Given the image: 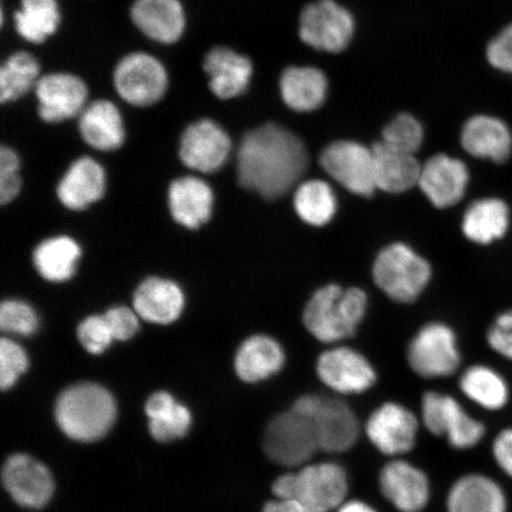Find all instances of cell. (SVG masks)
Masks as SVG:
<instances>
[{
	"instance_id": "7bdbcfd3",
	"label": "cell",
	"mask_w": 512,
	"mask_h": 512,
	"mask_svg": "<svg viewBox=\"0 0 512 512\" xmlns=\"http://www.w3.org/2000/svg\"><path fill=\"white\" fill-rule=\"evenodd\" d=\"M104 318L114 339L118 341H127L136 335L139 329L138 313L127 307H115L106 312Z\"/></svg>"
},
{
	"instance_id": "7402d4cb",
	"label": "cell",
	"mask_w": 512,
	"mask_h": 512,
	"mask_svg": "<svg viewBox=\"0 0 512 512\" xmlns=\"http://www.w3.org/2000/svg\"><path fill=\"white\" fill-rule=\"evenodd\" d=\"M78 120L80 136L92 149L111 152L124 145L125 121L120 108L113 101L108 99L89 101Z\"/></svg>"
},
{
	"instance_id": "4dcf8cb0",
	"label": "cell",
	"mask_w": 512,
	"mask_h": 512,
	"mask_svg": "<svg viewBox=\"0 0 512 512\" xmlns=\"http://www.w3.org/2000/svg\"><path fill=\"white\" fill-rule=\"evenodd\" d=\"M16 34L24 42L40 46L54 37L62 23L59 0H19L12 16Z\"/></svg>"
},
{
	"instance_id": "d6986e66",
	"label": "cell",
	"mask_w": 512,
	"mask_h": 512,
	"mask_svg": "<svg viewBox=\"0 0 512 512\" xmlns=\"http://www.w3.org/2000/svg\"><path fill=\"white\" fill-rule=\"evenodd\" d=\"M202 68L210 93L222 101L245 94L254 74L252 60L226 46L209 49L203 57Z\"/></svg>"
},
{
	"instance_id": "d590c367",
	"label": "cell",
	"mask_w": 512,
	"mask_h": 512,
	"mask_svg": "<svg viewBox=\"0 0 512 512\" xmlns=\"http://www.w3.org/2000/svg\"><path fill=\"white\" fill-rule=\"evenodd\" d=\"M459 386L467 399L488 411L503 409L510 398L507 381L495 369L486 366L466 369Z\"/></svg>"
},
{
	"instance_id": "ffe728a7",
	"label": "cell",
	"mask_w": 512,
	"mask_h": 512,
	"mask_svg": "<svg viewBox=\"0 0 512 512\" xmlns=\"http://www.w3.org/2000/svg\"><path fill=\"white\" fill-rule=\"evenodd\" d=\"M3 483L10 496L25 508L40 509L54 494V480L46 466L27 454L6 460Z\"/></svg>"
},
{
	"instance_id": "6da1fadb",
	"label": "cell",
	"mask_w": 512,
	"mask_h": 512,
	"mask_svg": "<svg viewBox=\"0 0 512 512\" xmlns=\"http://www.w3.org/2000/svg\"><path fill=\"white\" fill-rule=\"evenodd\" d=\"M307 151L296 134L277 124H265L242 138L238 153L241 187L268 200L286 194L305 174Z\"/></svg>"
},
{
	"instance_id": "603a6c76",
	"label": "cell",
	"mask_w": 512,
	"mask_h": 512,
	"mask_svg": "<svg viewBox=\"0 0 512 512\" xmlns=\"http://www.w3.org/2000/svg\"><path fill=\"white\" fill-rule=\"evenodd\" d=\"M447 512H508V499L496 480L482 473H469L448 490Z\"/></svg>"
},
{
	"instance_id": "f35d334b",
	"label": "cell",
	"mask_w": 512,
	"mask_h": 512,
	"mask_svg": "<svg viewBox=\"0 0 512 512\" xmlns=\"http://www.w3.org/2000/svg\"><path fill=\"white\" fill-rule=\"evenodd\" d=\"M0 328L11 334L30 336L38 328V317L30 305L8 300L0 306Z\"/></svg>"
},
{
	"instance_id": "9c48e42d",
	"label": "cell",
	"mask_w": 512,
	"mask_h": 512,
	"mask_svg": "<svg viewBox=\"0 0 512 512\" xmlns=\"http://www.w3.org/2000/svg\"><path fill=\"white\" fill-rule=\"evenodd\" d=\"M421 422L435 437H444L448 445L465 451L483 440L486 428L467 413L450 395L428 392L421 400Z\"/></svg>"
},
{
	"instance_id": "836d02e7",
	"label": "cell",
	"mask_w": 512,
	"mask_h": 512,
	"mask_svg": "<svg viewBox=\"0 0 512 512\" xmlns=\"http://www.w3.org/2000/svg\"><path fill=\"white\" fill-rule=\"evenodd\" d=\"M152 437L160 443L184 437L191 425V414L187 407L176 402L169 393L153 394L146 403Z\"/></svg>"
},
{
	"instance_id": "484cf974",
	"label": "cell",
	"mask_w": 512,
	"mask_h": 512,
	"mask_svg": "<svg viewBox=\"0 0 512 512\" xmlns=\"http://www.w3.org/2000/svg\"><path fill=\"white\" fill-rule=\"evenodd\" d=\"M133 305L134 311L146 322L171 324L181 316L184 294L170 280L149 278L137 288Z\"/></svg>"
},
{
	"instance_id": "4316f807",
	"label": "cell",
	"mask_w": 512,
	"mask_h": 512,
	"mask_svg": "<svg viewBox=\"0 0 512 512\" xmlns=\"http://www.w3.org/2000/svg\"><path fill=\"white\" fill-rule=\"evenodd\" d=\"M214 195L209 185L196 177L176 179L169 190L172 216L182 226L196 229L209 221Z\"/></svg>"
},
{
	"instance_id": "8992f818",
	"label": "cell",
	"mask_w": 512,
	"mask_h": 512,
	"mask_svg": "<svg viewBox=\"0 0 512 512\" xmlns=\"http://www.w3.org/2000/svg\"><path fill=\"white\" fill-rule=\"evenodd\" d=\"M113 88L121 101L137 108L159 104L168 94L170 75L165 64L147 51H131L115 64Z\"/></svg>"
},
{
	"instance_id": "8fae6325",
	"label": "cell",
	"mask_w": 512,
	"mask_h": 512,
	"mask_svg": "<svg viewBox=\"0 0 512 512\" xmlns=\"http://www.w3.org/2000/svg\"><path fill=\"white\" fill-rule=\"evenodd\" d=\"M363 430L377 451L399 458L415 447L420 421L411 409L398 402H386L371 412Z\"/></svg>"
},
{
	"instance_id": "ac0fdd59",
	"label": "cell",
	"mask_w": 512,
	"mask_h": 512,
	"mask_svg": "<svg viewBox=\"0 0 512 512\" xmlns=\"http://www.w3.org/2000/svg\"><path fill=\"white\" fill-rule=\"evenodd\" d=\"M130 19L147 40L162 46H174L181 41L188 27L182 0H134Z\"/></svg>"
},
{
	"instance_id": "74e56055",
	"label": "cell",
	"mask_w": 512,
	"mask_h": 512,
	"mask_svg": "<svg viewBox=\"0 0 512 512\" xmlns=\"http://www.w3.org/2000/svg\"><path fill=\"white\" fill-rule=\"evenodd\" d=\"M381 142L390 149L414 155L424 142V128L413 115L402 113L384 127Z\"/></svg>"
},
{
	"instance_id": "9a60e30c",
	"label": "cell",
	"mask_w": 512,
	"mask_h": 512,
	"mask_svg": "<svg viewBox=\"0 0 512 512\" xmlns=\"http://www.w3.org/2000/svg\"><path fill=\"white\" fill-rule=\"evenodd\" d=\"M232 152V139L216 121L202 118L185 127L179 143V158L189 169L220 170Z\"/></svg>"
},
{
	"instance_id": "bcb514c9",
	"label": "cell",
	"mask_w": 512,
	"mask_h": 512,
	"mask_svg": "<svg viewBox=\"0 0 512 512\" xmlns=\"http://www.w3.org/2000/svg\"><path fill=\"white\" fill-rule=\"evenodd\" d=\"M21 177L18 174L0 175V202L6 204L14 200L21 190Z\"/></svg>"
},
{
	"instance_id": "277c9868",
	"label": "cell",
	"mask_w": 512,
	"mask_h": 512,
	"mask_svg": "<svg viewBox=\"0 0 512 512\" xmlns=\"http://www.w3.org/2000/svg\"><path fill=\"white\" fill-rule=\"evenodd\" d=\"M367 305V294L361 288L344 290L331 284L313 294L304 310V324L320 342L343 341L355 334Z\"/></svg>"
},
{
	"instance_id": "7a4b0ae2",
	"label": "cell",
	"mask_w": 512,
	"mask_h": 512,
	"mask_svg": "<svg viewBox=\"0 0 512 512\" xmlns=\"http://www.w3.org/2000/svg\"><path fill=\"white\" fill-rule=\"evenodd\" d=\"M349 490L347 470L332 460L288 470L272 484L275 498L292 499L307 512L336 511L347 501Z\"/></svg>"
},
{
	"instance_id": "ab89813d",
	"label": "cell",
	"mask_w": 512,
	"mask_h": 512,
	"mask_svg": "<svg viewBox=\"0 0 512 512\" xmlns=\"http://www.w3.org/2000/svg\"><path fill=\"white\" fill-rule=\"evenodd\" d=\"M25 351L10 339L0 342V386L6 390L14 386L19 377L28 369Z\"/></svg>"
},
{
	"instance_id": "b9f144b4",
	"label": "cell",
	"mask_w": 512,
	"mask_h": 512,
	"mask_svg": "<svg viewBox=\"0 0 512 512\" xmlns=\"http://www.w3.org/2000/svg\"><path fill=\"white\" fill-rule=\"evenodd\" d=\"M486 57L492 67L512 74V24L499 32L489 43Z\"/></svg>"
},
{
	"instance_id": "1f68e13d",
	"label": "cell",
	"mask_w": 512,
	"mask_h": 512,
	"mask_svg": "<svg viewBox=\"0 0 512 512\" xmlns=\"http://www.w3.org/2000/svg\"><path fill=\"white\" fill-rule=\"evenodd\" d=\"M510 226V209L499 198H483L467 208L463 219L466 238L479 245L502 239Z\"/></svg>"
},
{
	"instance_id": "5bb4252c",
	"label": "cell",
	"mask_w": 512,
	"mask_h": 512,
	"mask_svg": "<svg viewBox=\"0 0 512 512\" xmlns=\"http://www.w3.org/2000/svg\"><path fill=\"white\" fill-rule=\"evenodd\" d=\"M326 174L352 194L370 197L376 190L373 149L341 140L326 146L319 158Z\"/></svg>"
},
{
	"instance_id": "c3c4849f",
	"label": "cell",
	"mask_w": 512,
	"mask_h": 512,
	"mask_svg": "<svg viewBox=\"0 0 512 512\" xmlns=\"http://www.w3.org/2000/svg\"><path fill=\"white\" fill-rule=\"evenodd\" d=\"M262 512H307L302 505L292 499L274 498L265 504Z\"/></svg>"
},
{
	"instance_id": "8d00e7d4",
	"label": "cell",
	"mask_w": 512,
	"mask_h": 512,
	"mask_svg": "<svg viewBox=\"0 0 512 512\" xmlns=\"http://www.w3.org/2000/svg\"><path fill=\"white\" fill-rule=\"evenodd\" d=\"M294 208L304 222L322 227L335 216L337 200L328 183L311 179L297 189L294 195Z\"/></svg>"
},
{
	"instance_id": "52a82bcc",
	"label": "cell",
	"mask_w": 512,
	"mask_h": 512,
	"mask_svg": "<svg viewBox=\"0 0 512 512\" xmlns=\"http://www.w3.org/2000/svg\"><path fill=\"white\" fill-rule=\"evenodd\" d=\"M431 275L430 264L403 243L383 248L373 267L376 285L400 303H413L418 299Z\"/></svg>"
},
{
	"instance_id": "cb8c5ba5",
	"label": "cell",
	"mask_w": 512,
	"mask_h": 512,
	"mask_svg": "<svg viewBox=\"0 0 512 512\" xmlns=\"http://www.w3.org/2000/svg\"><path fill=\"white\" fill-rule=\"evenodd\" d=\"M460 142L469 155L505 163L512 152V133L503 120L491 115H476L467 120Z\"/></svg>"
},
{
	"instance_id": "2e32d148",
	"label": "cell",
	"mask_w": 512,
	"mask_h": 512,
	"mask_svg": "<svg viewBox=\"0 0 512 512\" xmlns=\"http://www.w3.org/2000/svg\"><path fill=\"white\" fill-rule=\"evenodd\" d=\"M317 375L326 387L339 395L366 393L377 380L367 358L345 347L323 352L317 361Z\"/></svg>"
},
{
	"instance_id": "4fadbf2b",
	"label": "cell",
	"mask_w": 512,
	"mask_h": 512,
	"mask_svg": "<svg viewBox=\"0 0 512 512\" xmlns=\"http://www.w3.org/2000/svg\"><path fill=\"white\" fill-rule=\"evenodd\" d=\"M408 363L424 379L451 376L462 363L457 338L448 326L428 324L409 344Z\"/></svg>"
},
{
	"instance_id": "83f0119b",
	"label": "cell",
	"mask_w": 512,
	"mask_h": 512,
	"mask_svg": "<svg viewBox=\"0 0 512 512\" xmlns=\"http://www.w3.org/2000/svg\"><path fill=\"white\" fill-rule=\"evenodd\" d=\"M281 99L296 112H312L322 106L329 83L322 70L315 67H288L279 81Z\"/></svg>"
},
{
	"instance_id": "7dc6e473",
	"label": "cell",
	"mask_w": 512,
	"mask_h": 512,
	"mask_svg": "<svg viewBox=\"0 0 512 512\" xmlns=\"http://www.w3.org/2000/svg\"><path fill=\"white\" fill-rule=\"evenodd\" d=\"M21 168V160L17 152L10 146H2L0 149V175L18 174Z\"/></svg>"
},
{
	"instance_id": "5b68a950",
	"label": "cell",
	"mask_w": 512,
	"mask_h": 512,
	"mask_svg": "<svg viewBox=\"0 0 512 512\" xmlns=\"http://www.w3.org/2000/svg\"><path fill=\"white\" fill-rule=\"evenodd\" d=\"M291 408L312 422L320 451L332 454L348 452L360 439V420L354 409L342 400L305 394L294 401Z\"/></svg>"
},
{
	"instance_id": "f6af8a7d",
	"label": "cell",
	"mask_w": 512,
	"mask_h": 512,
	"mask_svg": "<svg viewBox=\"0 0 512 512\" xmlns=\"http://www.w3.org/2000/svg\"><path fill=\"white\" fill-rule=\"evenodd\" d=\"M492 456L499 469L512 478V428L497 434L492 444Z\"/></svg>"
},
{
	"instance_id": "7c38bea8",
	"label": "cell",
	"mask_w": 512,
	"mask_h": 512,
	"mask_svg": "<svg viewBox=\"0 0 512 512\" xmlns=\"http://www.w3.org/2000/svg\"><path fill=\"white\" fill-rule=\"evenodd\" d=\"M34 95L38 117L47 124H61L79 118L89 102L87 82L70 72L43 74Z\"/></svg>"
},
{
	"instance_id": "f1b7e54d",
	"label": "cell",
	"mask_w": 512,
	"mask_h": 512,
	"mask_svg": "<svg viewBox=\"0 0 512 512\" xmlns=\"http://www.w3.org/2000/svg\"><path fill=\"white\" fill-rule=\"evenodd\" d=\"M284 364L285 354L281 345L264 335L246 339L235 357L236 374L247 383L270 379L283 369Z\"/></svg>"
},
{
	"instance_id": "60d3db41",
	"label": "cell",
	"mask_w": 512,
	"mask_h": 512,
	"mask_svg": "<svg viewBox=\"0 0 512 512\" xmlns=\"http://www.w3.org/2000/svg\"><path fill=\"white\" fill-rule=\"evenodd\" d=\"M78 336L82 347L93 355L102 354L114 341L104 316H92L83 320L78 329Z\"/></svg>"
},
{
	"instance_id": "e575fe53",
	"label": "cell",
	"mask_w": 512,
	"mask_h": 512,
	"mask_svg": "<svg viewBox=\"0 0 512 512\" xmlns=\"http://www.w3.org/2000/svg\"><path fill=\"white\" fill-rule=\"evenodd\" d=\"M81 249L68 236H59L38 245L34 253V264L38 273L53 283H62L73 277Z\"/></svg>"
},
{
	"instance_id": "44dd1931",
	"label": "cell",
	"mask_w": 512,
	"mask_h": 512,
	"mask_svg": "<svg viewBox=\"0 0 512 512\" xmlns=\"http://www.w3.org/2000/svg\"><path fill=\"white\" fill-rule=\"evenodd\" d=\"M470 175L462 160L443 153L422 165L419 187L434 207L448 208L462 201Z\"/></svg>"
},
{
	"instance_id": "ba28073f",
	"label": "cell",
	"mask_w": 512,
	"mask_h": 512,
	"mask_svg": "<svg viewBox=\"0 0 512 512\" xmlns=\"http://www.w3.org/2000/svg\"><path fill=\"white\" fill-rule=\"evenodd\" d=\"M264 450L273 463L288 470L311 463L320 451L312 422L292 408L268 422Z\"/></svg>"
},
{
	"instance_id": "681fc988",
	"label": "cell",
	"mask_w": 512,
	"mask_h": 512,
	"mask_svg": "<svg viewBox=\"0 0 512 512\" xmlns=\"http://www.w3.org/2000/svg\"><path fill=\"white\" fill-rule=\"evenodd\" d=\"M335 512H379L361 499H347Z\"/></svg>"
},
{
	"instance_id": "30bf717a",
	"label": "cell",
	"mask_w": 512,
	"mask_h": 512,
	"mask_svg": "<svg viewBox=\"0 0 512 512\" xmlns=\"http://www.w3.org/2000/svg\"><path fill=\"white\" fill-rule=\"evenodd\" d=\"M355 31V19L335 0H318L303 10L299 37L307 46L326 53H341Z\"/></svg>"
},
{
	"instance_id": "d6a6232c",
	"label": "cell",
	"mask_w": 512,
	"mask_h": 512,
	"mask_svg": "<svg viewBox=\"0 0 512 512\" xmlns=\"http://www.w3.org/2000/svg\"><path fill=\"white\" fill-rule=\"evenodd\" d=\"M40 61L27 50L11 53L0 66V102L14 104L34 92L42 76Z\"/></svg>"
},
{
	"instance_id": "3957f363",
	"label": "cell",
	"mask_w": 512,
	"mask_h": 512,
	"mask_svg": "<svg viewBox=\"0 0 512 512\" xmlns=\"http://www.w3.org/2000/svg\"><path fill=\"white\" fill-rule=\"evenodd\" d=\"M117 407L113 396L95 383H79L59 396L55 406L57 425L67 437L92 443L111 430Z\"/></svg>"
},
{
	"instance_id": "ee69618b",
	"label": "cell",
	"mask_w": 512,
	"mask_h": 512,
	"mask_svg": "<svg viewBox=\"0 0 512 512\" xmlns=\"http://www.w3.org/2000/svg\"><path fill=\"white\" fill-rule=\"evenodd\" d=\"M488 343L497 354L512 361V310L497 317L488 332Z\"/></svg>"
},
{
	"instance_id": "f546056e",
	"label": "cell",
	"mask_w": 512,
	"mask_h": 512,
	"mask_svg": "<svg viewBox=\"0 0 512 512\" xmlns=\"http://www.w3.org/2000/svg\"><path fill=\"white\" fill-rule=\"evenodd\" d=\"M374 153L376 189L401 194L419 183L422 165L411 153L396 151L382 142L371 147Z\"/></svg>"
},
{
	"instance_id": "d4e9b609",
	"label": "cell",
	"mask_w": 512,
	"mask_h": 512,
	"mask_svg": "<svg viewBox=\"0 0 512 512\" xmlns=\"http://www.w3.org/2000/svg\"><path fill=\"white\" fill-rule=\"evenodd\" d=\"M105 188V170L95 159L82 157L70 165L57 188V195L64 207L81 210L99 201Z\"/></svg>"
},
{
	"instance_id": "e0dca14e",
	"label": "cell",
	"mask_w": 512,
	"mask_h": 512,
	"mask_svg": "<svg viewBox=\"0 0 512 512\" xmlns=\"http://www.w3.org/2000/svg\"><path fill=\"white\" fill-rule=\"evenodd\" d=\"M381 494L399 512H421L431 501V482L420 467L394 458L380 471Z\"/></svg>"
}]
</instances>
